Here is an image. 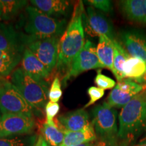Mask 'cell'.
Segmentation results:
<instances>
[{
    "instance_id": "6da1fadb",
    "label": "cell",
    "mask_w": 146,
    "mask_h": 146,
    "mask_svg": "<svg viewBox=\"0 0 146 146\" xmlns=\"http://www.w3.org/2000/svg\"><path fill=\"white\" fill-rule=\"evenodd\" d=\"M83 14V4L82 1H79L74 6L70 21L60 39L59 56L56 66L58 70H66L67 72L72 61L85 45Z\"/></svg>"
},
{
    "instance_id": "7a4b0ae2",
    "label": "cell",
    "mask_w": 146,
    "mask_h": 146,
    "mask_svg": "<svg viewBox=\"0 0 146 146\" xmlns=\"http://www.w3.org/2000/svg\"><path fill=\"white\" fill-rule=\"evenodd\" d=\"M118 137L125 146L134 142L146 133V101L139 94L122 108L119 116Z\"/></svg>"
},
{
    "instance_id": "3957f363",
    "label": "cell",
    "mask_w": 146,
    "mask_h": 146,
    "mask_svg": "<svg viewBox=\"0 0 146 146\" xmlns=\"http://www.w3.org/2000/svg\"><path fill=\"white\" fill-rule=\"evenodd\" d=\"M11 83L19 90L35 112L38 113L45 108L50 90L45 80L36 79L18 68L12 72Z\"/></svg>"
},
{
    "instance_id": "277c9868",
    "label": "cell",
    "mask_w": 146,
    "mask_h": 146,
    "mask_svg": "<svg viewBox=\"0 0 146 146\" xmlns=\"http://www.w3.org/2000/svg\"><path fill=\"white\" fill-rule=\"evenodd\" d=\"M25 12L24 31L29 36L38 38L60 37L64 33L66 20L51 17L33 5L27 6Z\"/></svg>"
},
{
    "instance_id": "5b68a950",
    "label": "cell",
    "mask_w": 146,
    "mask_h": 146,
    "mask_svg": "<svg viewBox=\"0 0 146 146\" xmlns=\"http://www.w3.org/2000/svg\"><path fill=\"white\" fill-rule=\"evenodd\" d=\"M60 37L38 38L23 35L25 47L33 54L44 64L50 72L57 66Z\"/></svg>"
},
{
    "instance_id": "8992f818",
    "label": "cell",
    "mask_w": 146,
    "mask_h": 146,
    "mask_svg": "<svg viewBox=\"0 0 146 146\" xmlns=\"http://www.w3.org/2000/svg\"><path fill=\"white\" fill-rule=\"evenodd\" d=\"M0 112L4 114H21L33 118L35 111L19 90L11 82L0 81Z\"/></svg>"
},
{
    "instance_id": "52a82bcc",
    "label": "cell",
    "mask_w": 146,
    "mask_h": 146,
    "mask_svg": "<svg viewBox=\"0 0 146 146\" xmlns=\"http://www.w3.org/2000/svg\"><path fill=\"white\" fill-rule=\"evenodd\" d=\"M94 125L97 136L100 138L118 137V129L116 123L117 112L104 102L92 110Z\"/></svg>"
},
{
    "instance_id": "ba28073f",
    "label": "cell",
    "mask_w": 146,
    "mask_h": 146,
    "mask_svg": "<svg viewBox=\"0 0 146 146\" xmlns=\"http://www.w3.org/2000/svg\"><path fill=\"white\" fill-rule=\"evenodd\" d=\"M103 68L98 59L96 45L93 42L87 41L71 64L70 68L63 78L64 84L70 78L76 77L85 71Z\"/></svg>"
},
{
    "instance_id": "9c48e42d",
    "label": "cell",
    "mask_w": 146,
    "mask_h": 146,
    "mask_svg": "<svg viewBox=\"0 0 146 146\" xmlns=\"http://www.w3.org/2000/svg\"><path fill=\"white\" fill-rule=\"evenodd\" d=\"M33 118L21 114H4L0 120V137L28 135L35 129Z\"/></svg>"
},
{
    "instance_id": "30bf717a",
    "label": "cell",
    "mask_w": 146,
    "mask_h": 146,
    "mask_svg": "<svg viewBox=\"0 0 146 146\" xmlns=\"http://www.w3.org/2000/svg\"><path fill=\"white\" fill-rule=\"evenodd\" d=\"M143 85H139L135 81L125 78L118 82L110 93L106 102L113 108H123L143 91Z\"/></svg>"
},
{
    "instance_id": "8fae6325",
    "label": "cell",
    "mask_w": 146,
    "mask_h": 146,
    "mask_svg": "<svg viewBox=\"0 0 146 146\" xmlns=\"http://www.w3.org/2000/svg\"><path fill=\"white\" fill-rule=\"evenodd\" d=\"M120 36L128 54L146 63V33L138 29H128L120 33Z\"/></svg>"
},
{
    "instance_id": "7c38bea8",
    "label": "cell",
    "mask_w": 146,
    "mask_h": 146,
    "mask_svg": "<svg viewBox=\"0 0 146 146\" xmlns=\"http://www.w3.org/2000/svg\"><path fill=\"white\" fill-rule=\"evenodd\" d=\"M86 25L87 32L94 36H106L114 41V31L111 22L103 14L97 12L93 7L87 9Z\"/></svg>"
},
{
    "instance_id": "4fadbf2b",
    "label": "cell",
    "mask_w": 146,
    "mask_h": 146,
    "mask_svg": "<svg viewBox=\"0 0 146 146\" xmlns=\"http://www.w3.org/2000/svg\"><path fill=\"white\" fill-rule=\"evenodd\" d=\"M25 48L23 35H20L12 25L0 23V50L23 54Z\"/></svg>"
},
{
    "instance_id": "5bb4252c",
    "label": "cell",
    "mask_w": 146,
    "mask_h": 146,
    "mask_svg": "<svg viewBox=\"0 0 146 146\" xmlns=\"http://www.w3.org/2000/svg\"><path fill=\"white\" fill-rule=\"evenodd\" d=\"M54 120L64 133L81 131L91 123L89 121V114L84 108L60 115Z\"/></svg>"
},
{
    "instance_id": "9a60e30c",
    "label": "cell",
    "mask_w": 146,
    "mask_h": 146,
    "mask_svg": "<svg viewBox=\"0 0 146 146\" xmlns=\"http://www.w3.org/2000/svg\"><path fill=\"white\" fill-rule=\"evenodd\" d=\"M21 68L27 74L36 79L45 80L51 74L46 66L27 47L23 53Z\"/></svg>"
},
{
    "instance_id": "2e32d148",
    "label": "cell",
    "mask_w": 146,
    "mask_h": 146,
    "mask_svg": "<svg viewBox=\"0 0 146 146\" xmlns=\"http://www.w3.org/2000/svg\"><path fill=\"white\" fill-rule=\"evenodd\" d=\"M119 6L127 20L146 24V0H123L119 1Z\"/></svg>"
},
{
    "instance_id": "e0dca14e",
    "label": "cell",
    "mask_w": 146,
    "mask_h": 146,
    "mask_svg": "<svg viewBox=\"0 0 146 146\" xmlns=\"http://www.w3.org/2000/svg\"><path fill=\"white\" fill-rule=\"evenodd\" d=\"M31 3L51 17L66 15L70 10V2L65 0H32Z\"/></svg>"
},
{
    "instance_id": "ac0fdd59",
    "label": "cell",
    "mask_w": 146,
    "mask_h": 146,
    "mask_svg": "<svg viewBox=\"0 0 146 146\" xmlns=\"http://www.w3.org/2000/svg\"><path fill=\"white\" fill-rule=\"evenodd\" d=\"M97 136L92 123L78 131H66L64 138L60 146H77L96 141Z\"/></svg>"
},
{
    "instance_id": "d6986e66",
    "label": "cell",
    "mask_w": 146,
    "mask_h": 146,
    "mask_svg": "<svg viewBox=\"0 0 146 146\" xmlns=\"http://www.w3.org/2000/svg\"><path fill=\"white\" fill-rule=\"evenodd\" d=\"M96 50L98 59L102 67L112 71L114 61L113 41L107 36H100Z\"/></svg>"
},
{
    "instance_id": "ffe728a7",
    "label": "cell",
    "mask_w": 146,
    "mask_h": 146,
    "mask_svg": "<svg viewBox=\"0 0 146 146\" xmlns=\"http://www.w3.org/2000/svg\"><path fill=\"white\" fill-rule=\"evenodd\" d=\"M112 41L114 45V61L112 72L118 82H119L125 78L123 66L126 60L130 58L131 56L116 40Z\"/></svg>"
},
{
    "instance_id": "44dd1931",
    "label": "cell",
    "mask_w": 146,
    "mask_h": 146,
    "mask_svg": "<svg viewBox=\"0 0 146 146\" xmlns=\"http://www.w3.org/2000/svg\"><path fill=\"white\" fill-rule=\"evenodd\" d=\"M125 78L136 80L143 76L146 72V63L138 58L131 57L126 60L123 66Z\"/></svg>"
},
{
    "instance_id": "7402d4cb",
    "label": "cell",
    "mask_w": 146,
    "mask_h": 146,
    "mask_svg": "<svg viewBox=\"0 0 146 146\" xmlns=\"http://www.w3.org/2000/svg\"><path fill=\"white\" fill-rule=\"evenodd\" d=\"M41 136L50 146H60L64 138V133L56 124H48L45 121L42 125Z\"/></svg>"
},
{
    "instance_id": "603a6c76",
    "label": "cell",
    "mask_w": 146,
    "mask_h": 146,
    "mask_svg": "<svg viewBox=\"0 0 146 146\" xmlns=\"http://www.w3.org/2000/svg\"><path fill=\"white\" fill-rule=\"evenodd\" d=\"M1 5V16L0 21H8L18 14L20 10L27 5L25 0H0Z\"/></svg>"
},
{
    "instance_id": "cb8c5ba5",
    "label": "cell",
    "mask_w": 146,
    "mask_h": 146,
    "mask_svg": "<svg viewBox=\"0 0 146 146\" xmlns=\"http://www.w3.org/2000/svg\"><path fill=\"white\" fill-rule=\"evenodd\" d=\"M36 139V135H29L0 137V146H34Z\"/></svg>"
},
{
    "instance_id": "d4e9b609",
    "label": "cell",
    "mask_w": 146,
    "mask_h": 146,
    "mask_svg": "<svg viewBox=\"0 0 146 146\" xmlns=\"http://www.w3.org/2000/svg\"><path fill=\"white\" fill-rule=\"evenodd\" d=\"M62 96V91L61 83L60 78L56 76L53 81L49 90L48 98L50 102L58 103Z\"/></svg>"
},
{
    "instance_id": "484cf974",
    "label": "cell",
    "mask_w": 146,
    "mask_h": 146,
    "mask_svg": "<svg viewBox=\"0 0 146 146\" xmlns=\"http://www.w3.org/2000/svg\"><path fill=\"white\" fill-rule=\"evenodd\" d=\"M94 82L99 88L104 90L114 89L116 85V82L112 78L102 74L100 70L98 71V74L95 78Z\"/></svg>"
},
{
    "instance_id": "4316f807",
    "label": "cell",
    "mask_w": 146,
    "mask_h": 146,
    "mask_svg": "<svg viewBox=\"0 0 146 146\" xmlns=\"http://www.w3.org/2000/svg\"><path fill=\"white\" fill-rule=\"evenodd\" d=\"M21 60L22 58L10 61H0V79H3L5 76L12 73Z\"/></svg>"
},
{
    "instance_id": "83f0119b",
    "label": "cell",
    "mask_w": 146,
    "mask_h": 146,
    "mask_svg": "<svg viewBox=\"0 0 146 146\" xmlns=\"http://www.w3.org/2000/svg\"><path fill=\"white\" fill-rule=\"evenodd\" d=\"M85 2L90 5L91 7L98 9L106 13H111L113 11L112 3L109 0H89Z\"/></svg>"
},
{
    "instance_id": "f1b7e54d",
    "label": "cell",
    "mask_w": 146,
    "mask_h": 146,
    "mask_svg": "<svg viewBox=\"0 0 146 146\" xmlns=\"http://www.w3.org/2000/svg\"><path fill=\"white\" fill-rule=\"evenodd\" d=\"M60 110V105L58 103L49 102L45 106V112L46 114V120L45 122L48 124H53L55 123L54 118L58 114Z\"/></svg>"
},
{
    "instance_id": "f546056e",
    "label": "cell",
    "mask_w": 146,
    "mask_h": 146,
    "mask_svg": "<svg viewBox=\"0 0 146 146\" xmlns=\"http://www.w3.org/2000/svg\"><path fill=\"white\" fill-rule=\"evenodd\" d=\"M87 94L89 96V101L84 106V109L93 105L97 101L102 98V97L104 96V90L99 87H91L87 89Z\"/></svg>"
},
{
    "instance_id": "4dcf8cb0",
    "label": "cell",
    "mask_w": 146,
    "mask_h": 146,
    "mask_svg": "<svg viewBox=\"0 0 146 146\" xmlns=\"http://www.w3.org/2000/svg\"><path fill=\"white\" fill-rule=\"evenodd\" d=\"M93 146H118L117 137H103L100 138L96 141Z\"/></svg>"
},
{
    "instance_id": "1f68e13d",
    "label": "cell",
    "mask_w": 146,
    "mask_h": 146,
    "mask_svg": "<svg viewBox=\"0 0 146 146\" xmlns=\"http://www.w3.org/2000/svg\"><path fill=\"white\" fill-rule=\"evenodd\" d=\"M23 54H16L7 53L0 50V61H10L18 58H21Z\"/></svg>"
},
{
    "instance_id": "d6a6232c",
    "label": "cell",
    "mask_w": 146,
    "mask_h": 146,
    "mask_svg": "<svg viewBox=\"0 0 146 146\" xmlns=\"http://www.w3.org/2000/svg\"><path fill=\"white\" fill-rule=\"evenodd\" d=\"M135 81L136 83H137L138 84L141 85H146V72L145 73V74L143 76H141V78H138V79L135 80Z\"/></svg>"
},
{
    "instance_id": "836d02e7",
    "label": "cell",
    "mask_w": 146,
    "mask_h": 146,
    "mask_svg": "<svg viewBox=\"0 0 146 146\" xmlns=\"http://www.w3.org/2000/svg\"><path fill=\"white\" fill-rule=\"evenodd\" d=\"M131 146H146V136L142 138L141 139H140L137 143Z\"/></svg>"
},
{
    "instance_id": "e575fe53",
    "label": "cell",
    "mask_w": 146,
    "mask_h": 146,
    "mask_svg": "<svg viewBox=\"0 0 146 146\" xmlns=\"http://www.w3.org/2000/svg\"><path fill=\"white\" fill-rule=\"evenodd\" d=\"M43 137L41 135L39 136V137L36 139V141L35 144L34 146H42V141H43Z\"/></svg>"
},
{
    "instance_id": "d590c367",
    "label": "cell",
    "mask_w": 146,
    "mask_h": 146,
    "mask_svg": "<svg viewBox=\"0 0 146 146\" xmlns=\"http://www.w3.org/2000/svg\"><path fill=\"white\" fill-rule=\"evenodd\" d=\"M143 91L141 92V94L142 95V96H143V98H144V100L146 101V85H143Z\"/></svg>"
},
{
    "instance_id": "8d00e7d4",
    "label": "cell",
    "mask_w": 146,
    "mask_h": 146,
    "mask_svg": "<svg viewBox=\"0 0 146 146\" xmlns=\"http://www.w3.org/2000/svg\"><path fill=\"white\" fill-rule=\"evenodd\" d=\"M95 142L93 141V142H89V143H83V144H81V145H77V146H93L94 145Z\"/></svg>"
},
{
    "instance_id": "74e56055",
    "label": "cell",
    "mask_w": 146,
    "mask_h": 146,
    "mask_svg": "<svg viewBox=\"0 0 146 146\" xmlns=\"http://www.w3.org/2000/svg\"><path fill=\"white\" fill-rule=\"evenodd\" d=\"M42 146H50V145L45 141L44 139H43V141H42Z\"/></svg>"
},
{
    "instance_id": "f35d334b",
    "label": "cell",
    "mask_w": 146,
    "mask_h": 146,
    "mask_svg": "<svg viewBox=\"0 0 146 146\" xmlns=\"http://www.w3.org/2000/svg\"><path fill=\"white\" fill-rule=\"evenodd\" d=\"M1 2H0V18H1Z\"/></svg>"
},
{
    "instance_id": "ab89813d",
    "label": "cell",
    "mask_w": 146,
    "mask_h": 146,
    "mask_svg": "<svg viewBox=\"0 0 146 146\" xmlns=\"http://www.w3.org/2000/svg\"><path fill=\"white\" fill-rule=\"evenodd\" d=\"M1 114H0V120H1Z\"/></svg>"
},
{
    "instance_id": "60d3db41",
    "label": "cell",
    "mask_w": 146,
    "mask_h": 146,
    "mask_svg": "<svg viewBox=\"0 0 146 146\" xmlns=\"http://www.w3.org/2000/svg\"><path fill=\"white\" fill-rule=\"evenodd\" d=\"M1 79H0V81H1Z\"/></svg>"
}]
</instances>
